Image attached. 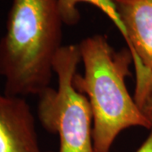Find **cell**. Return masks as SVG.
Instances as JSON below:
<instances>
[{"instance_id": "obj_1", "label": "cell", "mask_w": 152, "mask_h": 152, "mask_svg": "<svg viewBox=\"0 0 152 152\" xmlns=\"http://www.w3.org/2000/svg\"><path fill=\"white\" fill-rule=\"evenodd\" d=\"M58 0H13L0 38V77L4 92L38 96L50 86L53 63L63 47Z\"/></svg>"}, {"instance_id": "obj_2", "label": "cell", "mask_w": 152, "mask_h": 152, "mask_svg": "<svg viewBox=\"0 0 152 152\" xmlns=\"http://www.w3.org/2000/svg\"><path fill=\"white\" fill-rule=\"evenodd\" d=\"M78 45L84 74H76L74 86L86 96L91 108L94 151L111 152L125 129L152 127L126 86L133 57L128 48L116 51L102 34L87 37Z\"/></svg>"}, {"instance_id": "obj_3", "label": "cell", "mask_w": 152, "mask_h": 152, "mask_svg": "<svg viewBox=\"0 0 152 152\" xmlns=\"http://www.w3.org/2000/svg\"><path fill=\"white\" fill-rule=\"evenodd\" d=\"M80 62L78 44L63 46L53 63L57 89L49 86L37 96L38 120L46 130L58 134V152H95L91 108L74 86Z\"/></svg>"}, {"instance_id": "obj_4", "label": "cell", "mask_w": 152, "mask_h": 152, "mask_svg": "<svg viewBox=\"0 0 152 152\" xmlns=\"http://www.w3.org/2000/svg\"><path fill=\"white\" fill-rule=\"evenodd\" d=\"M0 152H42L25 97L0 92Z\"/></svg>"}, {"instance_id": "obj_5", "label": "cell", "mask_w": 152, "mask_h": 152, "mask_svg": "<svg viewBox=\"0 0 152 152\" xmlns=\"http://www.w3.org/2000/svg\"><path fill=\"white\" fill-rule=\"evenodd\" d=\"M125 29L133 64L152 73V0H113Z\"/></svg>"}, {"instance_id": "obj_6", "label": "cell", "mask_w": 152, "mask_h": 152, "mask_svg": "<svg viewBox=\"0 0 152 152\" xmlns=\"http://www.w3.org/2000/svg\"><path fill=\"white\" fill-rule=\"evenodd\" d=\"M80 3L90 4L103 12L113 23L125 40L124 26L120 20L113 0H58V8L64 24L67 26H75L80 21V14L78 10V5Z\"/></svg>"}, {"instance_id": "obj_7", "label": "cell", "mask_w": 152, "mask_h": 152, "mask_svg": "<svg viewBox=\"0 0 152 152\" xmlns=\"http://www.w3.org/2000/svg\"><path fill=\"white\" fill-rule=\"evenodd\" d=\"M135 88L134 99L152 126V73L141 64L134 65Z\"/></svg>"}, {"instance_id": "obj_8", "label": "cell", "mask_w": 152, "mask_h": 152, "mask_svg": "<svg viewBox=\"0 0 152 152\" xmlns=\"http://www.w3.org/2000/svg\"><path fill=\"white\" fill-rule=\"evenodd\" d=\"M151 132L146 138V140L144 141L141 146L138 149L136 152H152V127L150 129Z\"/></svg>"}]
</instances>
